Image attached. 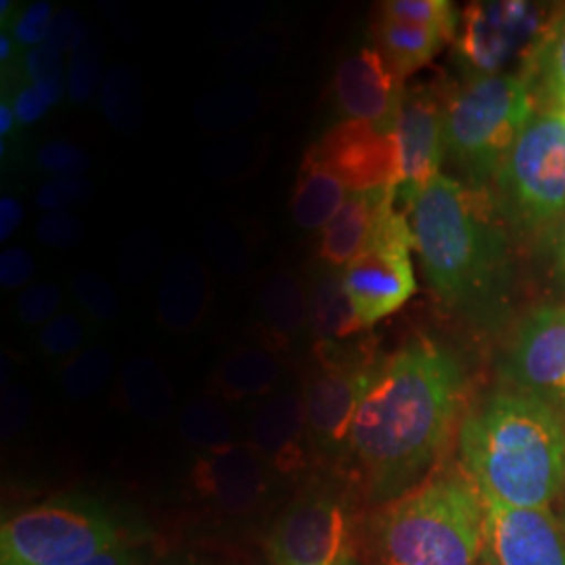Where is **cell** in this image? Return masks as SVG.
<instances>
[{
    "instance_id": "1f68e13d",
    "label": "cell",
    "mask_w": 565,
    "mask_h": 565,
    "mask_svg": "<svg viewBox=\"0 0 565 565\" xmlns=\"http://www.w3.org/2000/svg\"><path fill=\"white\" fill-rule=\"evenodd\" d=\"M287 36L279 25H263L252 36L233 44L224 55V70L233 78H254L281 61Z\"/></svg>"
},
{
    "instance_id": "e575fe53",
    "label": "cell",
    "mask_w": 565,
    "mask_h": 565,
    "mask_svg": "<svg viewBox=\"0 0 565 565\" xmlns=\"http://www.w3.org/2000/svg\"><path fill=\"white\" fill-rule=\"evenodd\" d=\"M377 15L403 21L419 28L443 32L448 41L455 39L461 15L450 0H387L377 7Z\"/></svg>"
},
{
    "instance_id": "d590c367",
    "label": "cell",
    "mask_w": 565,
    "mask_h": 565,
    "mask_svg": "<svg viewBox=\"0 0 565 565\" xmlns=\"http://www.w3.org/2000/svg\"><path fill=\"white\" fill-rule=\"evenodd\" d=\"M114 356L102 345H90L72 356L61 369V385L70 398H88L107 384Z\"/></svg>"
},
{
    "instance_id": "6da1fadb",
    "label": "cell",
    "mask_w": 565,
    "mask_h": 565,
    "mask_svg": "<svg viewBox=\"0 0 565 565\" xmlns=\"http://www.w3.org/2000/svg\"><path fill=\"white\" fill-rule=\"evenodd\" d=\"M463 390L457 356L429 340L375 363L348 440L371 499L385 505L424 482L457 424Z\"/></svg>"
},
{
    "instance_id": "484cf974",
    "label": "cell",
    "mask_w": 565,
    "mask_h": 565,
    "mask_svg": "<svg viewBox=\"0 0 565 565\" xmlns=\"http://www.w3.org/2000/svg\"><path fill=\"white\" fill-rule=\"evenodd\" d=\"M263 93L243 81L214 86L198 97L193 118L203 132L226 135L256 120L263 111Z\"/></svg>"
},
{
    "instance_id": "b9f144b4",
    "label": "cell",
    "mask_w": 565,
    "mask_h": 565,
    "mask_svg": "<svg viewBox=\"0 0 565 565\" xmlns=\"http://www.w3.org/2000/svg\"><path fill=\"white\" fill-rule=\"evenodd\" d=\"M95 195L93 181L86 177L72 179H49L41 184L36 193V205L46 214L51 212H72L81 207Z\"/></svg>"
},
{
    "instance_id": "3957f363",
    "label": "cell",
    "mask_w": 565,
    "mask_h": 565,
    "mask_svg": "<svg viewBox=\"0 0 565 565\" xmlns=\"http://www.w3.org/2000/svg\"><path fill=\"white\" fill-rule=\"evenodd\" d=\"M467 478L488 503L541 509L565 482L564 417L522 392H497L459 434Z\"/></svg>"
},
{
    "instance_id": "52a82bcc",
    "label": "cell",
    "mask_w": 565,
    "mask_h": 565,
    "mask_svg": "<svg viewBox=\"0 0 565 565\" xmlns=\"http://www.w3.org/2000/svg\"><path fill=\"white\" fill-rule=\"evenodd\" d=\"M116 545L118 525L103 507L57 499L2 522L0 565H81Z\"/></svg>"
},
{
    "instance_id": "7c38bea8",
    "label": "cell",
    "mask_w": 565,
    "mask_h": 565,
    "mask_svg": "<svg viewBox=\"0 0 565 565\" xmlns=\"http://www.w3.org/2000/svg\"><path fill=\"white\" fill-rule=\"evenodd\" d=\"M505 375L518 392L565 413V306L543 303L513 331Z\"/></svg>"
},
{
    "instance_id": "d6986e66",
    "label": "cell",
    "mask_w": 565,
    "mask_h": 565,
    "mask_svg": "<svg viewBox=\"0 0 565 565\" xmlns=\"http://www.w3.org/2000/svg\"><path fill=\"white\" fill-rule=\"evenodd\" d=\"M256 317L264 348L287 350L310 329L308 282L291 268H275L266 273L258 285Z\"/></svg>"
},
{
    "instance_id": "f546056e",
    "label": "cell",
    "mask_w": 565,
    "mask_h": 565,
    "mask_svg": "<svg viewBox=\"0 0 565 565\" xmlns=\"http://www.w3.org/2000/svg\"><path fill=\"white\" fill-rule=\"evenodd\" d=\"M102 111L109 126L120 135H137L145 124L141 78L135 67L114 65L103 81Z\"/></svg>"
},
{
    "instance_id": "60d3db41",
    "label": "cell",
    "mask_w": 565,
    "mask_h": 565,
    "mask_svg": "<svg viewBox=\"0 0 565 565\" xmlns=\"http://www.w3.org/2000/svg\"><path fill=\"white\" fill-rule=\"evenodd\" d=\"M63 291L53 281H41L25 287L18 296L15 312L28 327H44L60 315Z\"/></svg>"
},
{
    "instance_id": "f6af8a7d",
    "label": "cell",
    "mask_w": 565,
    "mask_h": 565,
    "mask_svg": "<svg viewBox=\"0 0 565 565\" xmlns=\"http://www.w3.org/2000/svg\"><path fill=\"white\" fill-rule=\"evenodd\" d=\"M86 235V226L74 212H51L36 224V237L51 249H74Z\"/></svg>"
},
{
    "instance_id": "7bdbcfd3",
    "label": "cell",
    "mask_w": 565,
    "mask_h": 565,
    "mask_svg": "<svg viewBox=\"0 0 565 565\" xmlns=\"http://www.w3.org/2000/svg\"><path fill=\"white\" fill-rule=\"evenodd\" d=\"M36 163L42 172L53 174L55 179H72L84 177L93 166V158L74 142L51 141L41 147Z\"/></svg>"
},
{
    "instance_id": "9f6ffc18",
    "label": "cell",
    "mask_w": 565,
    "mask_h": 565,
    "mask_svg": "<svg viewBox=\"0 0 565 565\" xmlns=\"http://www.w3.org/2000/svg\"><path fill=\"white\" fill-rule=\"evenodd\" d=\"M13 7H15V2H11V0H2L0 2V21L2 23H7V15L13 13Z\"/></svg>"
},
{
    "instance_id": "680465c9",
    "label": "cell",
    "mask_w": 565,
    "mask_h": 565,
    "mask_svg": "<svg viewBox=\"0 0 565 565\" xmlns=\"http://www.w3.org/2000/svg\"><path fill=\"white\" fill-rule=\"evenodd\" d=\"M354 565H356V564H354Z\"/></svg>"
},
{
    "instance_id": "db71d44e",
    "label": "cell",
    "mask_w": 565,
    "mask_h": 565,
    "mask_svg": "<svg viewBox=\"0 0 565 565\" xmlns=\"http://www.w3.org/2000/svg\"><path fill=\"white\" fill-rule=\"evenodd\" d=\"M15 124H18V118H15L13 105L7 102L0 103V137H2V141L15 130Z\"/></svg>"
},
{
    "instance_id": "7a4b0ae2",
    "label": "cell",
    "mask_w": 565,
    "mask_h": 565,
    "mask_svg": "<svg viewBox=\"0 0 565 565\" xmlns=\"http://www.w3.org/2000/svg\"><path fill=\"white\" fill-rule=\"evenodd\" d=\"M408 210L415 249L434 291L463 310L492 315L505 302L513 281L499 203L476 186L440 174Z\"/></svg>"
},
{
    "instance_id": "4dcf8cb0",
    "label": "cell",
    "mask_w": 565,
    "mask_h": 565,
    "mask_svg": "<svg viewBox=\"0 0 565 565\" xmlns=\"http://www.w3.org/2000/svg\"><path fill=\"white\" fill-rule=\"evenodd\" d=\"M203 249L224 277L237 281L254 266V243L242 224L218 216L203 226Z\"/></svg>"
},
{
    "instance_id": "f5cc1de1",
    "label": "cell",
    "mask_w": 565,
    "mask_h": 565,
    "mask_svg": "<svg viewBox=\"0 0 565 565\" xmlns=\"http://www.w3.org/2000/svg\"><path fill=\"white\" fill-rule=\"evenodd\" d=\"M23 223V205L15 198L0 200V242H9Z\"/></svg>"
},
{
    "instance_id": "8fae6325",
    "label": "cell",
    "mask_w": 565,
    "mask_h": 565,
    "mask_svg": "<svg viewBox=\"0 0 565 565\" xmlns=\"http://www.w3.org/2000/svg\"><path fill=\"white\" fill-rule=\"evenodd\" d=\"M275 565H354L352 518L342 499L310 492L287 507L268 536Z\"/></svg>"
},
{
    "instance_id": "c3c4849f",
    "label": "cell",
    "mask_w": 565,
    "mask_h": 565,
    "mask_svg": "<svg viewBox=\"0 0 565 565\" xmlns=\"http://www.w3.org/2000/svg\"><path fill=\"white\" fill-rule=\"evenodd\" d=\"M36 275V260L34 256L20 245L7 247L0 254V285L9 291L25 289Z\"/></svg>"
},
{
    "instance_id": "9a60e30c",
    "label": "cell",
    "mask_w": 565,
    "mask_h": 565,
    "mask_svg": "<svg viewBox=\"0 0 565 565\" xmlns=\"http://www.w3.org/2000/svg\"><path fill=\"white\" fill-rule=\"evenodd\" d=\"M482 557L484 565H565V525L551 507L484 501Z\"/></svg>"
},
{
    "instance_id": "5b68a950",
    "label": "cell",
    "mask_w": 565,
    "mask_h": 565,
    "mask_svg": "<svg viewBox=\"0 0 565 565\" xmlns=\"http://www.w3.org/2000/svg\"><path fill=\"white\" fill-rule=\"evenodd\" d=\"M534 114L536 97L524 76H471L446 102V156L471 184L497 181Z\"/></svg>"
},
{
    "instance_id": "30bf717a",
    "label": "cell",
    "mask_w": 565,
    "mask_h": 565,
    "mask_svg": "<svg viewBox=\"0 0 565 565\" xmlns=\"http://www.w3.org/2000/svg\"><path fill=\"white\" fill-rule=\"evenodd\" d=\"M317 354L319 363L303 384L306 427L317 448L335 455L348 448L375 363L343 343H319Z\"/></svg>"
},
{
    "instance_id": "836d02e7",
    "label": "cell",
    "mask_w": 565,
    "mask_h": 565,
    "mask_svg": "<svg viewBox=\"0 0 565 565\" xmlns=\"http://www.w3.org/2000/svg\"><path fill=\"white\" fill-rule=\"evenodd\" d=\"M103 81V36L90 25L67 65V95L74 103H88L102 93Z\"/></svg>"
},
{
    "instance_id": "277c9868",
    "label": "cell",
    "mask_w": 565,
    "mask_h": 565,
    "mask_svg": "<svg viewBox=\"0 0 565 565\" xmlns=\"http://www.w3.org/2000/svg\"><path fill=\"white\" fill-rule=\"evenodd\" d=\"M484 499L465 471L438 469L377 511L369 525L371 565H476Z\"/></svg>"
},
{
    "instance_id": "bcb514c9",
    "label": "cell",
    "mask_w": 565,
    "mask_h": 565,
    "mask_svg": "<svg viewBox=\"0 0 565 565\" xmlns=\"http://www.w3.org/2000/svg\"><path fill=\"white\" fill-rule=\"evenodd\" d=\"M55 9L49 0H36L30 2L20 13V18L13 21L11 36L20 42L21 46L36 49L46 42L51 23L55 18Z\"/></svg>"
},
{
    "instance_id": "44dd1931",
    "label": "cell",
    "mask_w": 565,
    "mask_h": 565,
    "mask_svg": "<svg viewBox=\"0 0 565 565\" xmlns=\"http://www.w3.org/2000/svg\"><path fill=\"white\" fill-rule=\"evenodd\" d=\"M306 429L302 394H275L258 408L252 422L249 446H254L266 461H273L281 471H294L302 465L300 443Z\"/></svg>"
},
{
    "instance_id": "8d00e7d4",
    "label": "cell",
    "mask_w": 565,
    "mask_h": 565,
    "mask_svg": "<svg viewBox=\"0 0 565 565\" xmlns=\"http://www.w3.org/2000/svg\"><path fill=\"white\" fill-rule=\"evenodd\" d=\"M162 258V242L156 231L142 228L126 237L120 247L118 275L126 285H139L149 279Z\"/></svg>"
},
{
    "instance_id": "e0dca14e",
    "label": "cell",
    "mask_w": 565,
    "mask_h": 565,
    "mask_svg": "<svg viewBox=\"0 0 565 565\" xmlns=\"http://www.w3.org/2000/svg\"><path fill=\"white\" fill-rule=\"evenodd\" d=\"M193 488L226 513H247L268 490V465L249 445H226L205 450L191 471Z\"/></svg>"
},
{
    "instance_id": "6f0895ef",
    "label": "cell",
    "mask_w": 565,
    "mask_h": 565,
    "mask_svg": "<svg viewBox=\"0 0 565 565\" xmlns=\"http://www.w3.org/2000/svg\"><path fill=\"white\" fill-rule=\"evenodd\" d=\"M179 565H205V564H202V562H184V564H179Z\"/></svg>"
},
{
    "instance_id": "ac0fdd59",
    "label": "cell",
    "mask_w": 565,
    "mask_h": 565,
    "mask_svg": "<svg viewBox=\"0 0 565 565\" xmlns=\"http://www.w3.org/2000/svg\"><path fill=\"white\" fill-rule=\"evenodd\" d=\"M214 285L207 266L193 254L181 252L163 264L156 317L162 329L184 335L200 329L212 308Z\"/></svg>"
},
{
    "instance_id": "ee69618b",
    "label": "cell",
    "mask_w": 565,
    "mask_h": 565,
    "mask_svg": "<svg viewBox=\"0 0 565 565\" xmlns=\"http://www.w3.org/2000/svg\"><path fill=\"white\" fill-rule=\"evenodd\" d=\"M263 13V7H258V4H254V7H249V4L233 7V4H228L226 9H218L214 13L212 32L233 46V44L242 42L243 39L252 36L254 32H258L263 28L260 25Z\"/></svg>"
},
{
    "instance_id": "f35d334b",
    "label": "cell",
    "mask_w": 565,
    "mask_h": 565,
    "mask_svg": "<svg viewBox=\"0 0 565 565\" xmlns=\"http://www.w3.org/2000/svg\"><path fill=\"white\" fill-rule=\"evenodd\" d=\"M72 291L76 302L81 303L82 310L99 321L109 323L120 315V296L114 289V285L105 281L97 273L84 270L72 279Z\"/></svg>"
},
{
    "instance_id": "603a6c76",
    "label": "cell",
    "mask_w": 565,
    "mask_h": 565,
    "mask_svg": "<svg viewBox=\"0 0 565 565\" xmlns=\"http://www.w3.org/2000/svg\"><path fill=\"white\" fill-rule=\"evenodd\" d=\"M373 32L377 51L401 82L419 72L438 55L443 44L450 42L438 30L387 20L382 15H377L373 23Z\"/></svg>"
},
{
    "instance_id": "7402d4cb",
    "label": "cell",
    "mask_w": 565,
    "mask_h": 565,
    "mask_svg": "<svg viewBox=\"0 0 565 565\" xmlns=\"http://www.w3.org/2000/svg\"><path fill=\"white\" fill-rule=\"evenodd\" d=\"M310 331L319 343H343L364 331L345 291L342 268L319 264L308 281Z\"/></svg>"
},
{
    "instance_id": "cb8c5ba5",
    "label": "cell",
    "mask_w": 565,
    "mask_h": 565,
    "mask_svg": "<svg viewBox=\"0 0 565 565\" xmlns=\"http://www.w3.org/2000/svg\"><path fill=\"white\" fill-rule=\"evenodd\" d=\"M281 361L266 348L243 345L233 350L212 377V390L226 401L264 396L281 380Z\"/></svg>"
},
{
    "instance_id": "8992f818",
    "label": "cell",
    "mask_w": 565,
    "mask_h": 565,
    "mask_svg": "<svg viewBox=\"0 0 565 565\" xmlns=\"http://www.w3.org/2000/svg\"><path fill=\"white\" fill-rule=\"evenodd\" d=\"M499 207L525 233L543 237L565 212V116L536 111L497 177Z\"/></svg>"
},
{
    "instance_id": "ba28073f",
    "label": "cell",
    "mask_w": 565,
    "mask_h": 565,
    "mask_svg": "<svg viewBox=\"0 0 565 565\" xmlns=\"http://www.w3.org/2000/svg\"><path fill=\"white\" fill-rule=\"evenodd\" d=\"M553 15L524 0L471 2L459 20L457 51L473 78L524 76Z\"/></svg>"
},
{
    "instance_id": "7dc6e473",
    "label": "cell",
    "mask_w": 565,
    "mask_h": 565,
    "mask_svg": "<svg viewBox=\"0 0 565 565\" xmlns=\"http://www.w3.org/2000/svg\"><path fill=\"white\" fill-rule=\"evenodd\" d=\"M90 25L86 23V20L82 18L81 11L76 9H60L53 18L51 23V30H49V36L46 42L51 49L63 53H74L82 41L86 39Z\"/></svg>"
},
{
    "instance_id": "9c48e42d",
    "label": "cell",
    "mask_w": 565,
    "mask_h": 565,
    "mask_svg": "<svg viewBox=\"0 0 565 565\" xmlns=\"http://www.w3.org/2000/svg\"><path fill=\"white\" fill-rule=\"evenodd\" d=\"M413 249L411 223L394 205L380 218L363 252L343 268L345 291L364 329L401 310L417 291Z\"/></svg>"
},
{
    "instance_id": "d4e9b609",
    "label": "cell",
    "mask_w": 565,
    "mask_h": 565,
    "mask_svg": "<svg viewBox=\"0 0 565 565\" xmlns=\"http://www.w3.org/2000/svg\"><path fill=\"white\" fill-rule=\"evenodd\" d=\"M348 195V186L338 177L303 156L289 202L291 221L302 231H323L340 212Z\"/></svg>"
},
{
    "instance_id": "5bb4252c",
    "label": "cell",
    "mask_w": 565,
    "mask_h": 565,
    "mask_svg": "<svg viewBox=\"0 0 565 565\" xmlns=\"http://www.w3.org/2000/svg\"><path fill=\"white\" fill-rule=\"evenodd\" d=\"M445 114L446 102L431 86L404 88L394 137L398 145L396 193L406 207L440 177L446 156Z\"/></svg>"
},
{
    "instance_id": "d6a6232c",
    "label": "cell",
    "mask_w": 565,
    "mask_h": 565,
    "mask_svg": "<svg viewBox=\"0 0 565 565\" xmlns=\"http://www.w3.org/2000/svg\"><path fill=\"white\" fill-rule=\"evenodd\" d=\"M179 431L184 443L202 448L203 452L233 445V422L223 404L214 398L186 404L179 419Z\"/></svg>"
},
{
    "instance_id": "681fc988",
    "label": "cell",
    "mask_w": 565,
    "mask_h": 565,
    "mask_svg": "<svg viewBox=\"0 0 565 565\" xmlns=\"http://www.w3.org/2000/svg\"><path fill=\"white\" fill-rule=\"evenodd\" d=\"M13 111H15V118L20 121L21 126H32L36 121L42 120L49 109H51V103L46 102L42 97L41 90L32 84L28 86H21L13 99Z\"/></svg>"
},
{
    "instance_id": "4316f807",
    "label": "cell",
    "mask_w": 565,
    "mask_h": 565,
    "mask_svg": "<svg viewBox=\"0 0 565 565\" xmlns=\"http://www.w3.org/2000/svg\"><path fill=\"white\" fill-rule=\"evenodd\" d=\"M536 99L565 116V9L557 11L524 72Z\"/></svg>"
},
{
    "instance_id": "ffe728a7",
    "label": "cell",
    "mask_w": 565,
    "mask_h": 565,
    "mask_svg": "<svg viewBox=\"0 0 565 565\" xmlns=\"http://www.w3.org/2000/svg\"><path fill=\"white\" fill-rule=\"evenodd\" d=\"M396 186L352 191L333 221L321 231L319 263L343 270L371 242L380 218L396 205Z\"/></svg>"
},
{
    "instance_id": "816d5d0a",
    "label": "cell",
    "mask_w": 565,
    "mask_h": 565,
    "mask_svg": "<svg viewBox=\"0 0 565 565\" xmlns=\"http://www.w3.org/2000/svg\"><path fill=\"white\" fill-rule=\"evenodd\" d=\"M81 565H145L141 553L132 546L116 545L102 551L99 555L86 559Z\"/></svg>"
},
{
    "instance_id": "74e56055",
    "label": "cell",
    "mask_w": 565,
    "mask_h": 565,
    "mask_svg": "<svg viewBox=\"0 0 565 565\" xmlns=\"http://www.w3.org/2000/svg\"><path fill=\"white\" fill-rule=\"evenodd\" d=\"M25 74L42 93V97L53 105L65 97L67 93V67L60 51L51 49L49 44H42L36 49H30L23 61Z\"/></svg>"
},
{
    "instance_id": "4fadbf2b",
    "label": "cell",
    "mask_w": 565,
    "mask_h": 565,
    "mask_svg": "<svg viewBox=\"0 0 565 565\" xmlns=\"http://www.w3.org/2000/svg\"><path fill=\"white\" fill-rule=\"evenodd\" d=\"M306 158L338 177L350 193L398 184L394 132L366 121L335 124L306 151Z\"/></svg>"
},
{
    "instance_id": "f1b7e54d",
    "label": "cell",
    "mask_w": 565,
    "mask_h": 565,
    "mask_svg": "<svg viewBox=\"0 0 565 565\" xmlns=\"http://www.w3.org/2000/svg\"><path fill=\"white\" fill-rule=\"evenodd\" d=\"M124 401L147 422H163L172 413V387L162 366L147 359H130L121 369Z\"/></svg>"
},
{
    "instance_id": "f907efd6",
    "label": "cell",
    "mask_w": 565,
    "mask_h": 565,
    "mask_svg": "<svg viewBox=\"0 0 565 565\" xmlns=\"http://www.w3.org/2000/svg\"><path fill=\"white\" fill-rule=\"evenodd\" d=\"M541 239L545 242L546 258L553 279L565 285V212Z\"/></svg>"
},
{
    "instance_id": "2e32d148",
    "label": "cell",
    "mask_w": 565,
    "mask_h": 565,
    "mask_svg": "<svg viewBox=\"0 0 565 565\" xmlns=\"http://www.w3.org/2000/svg\"><path fill=\"white\" fill-rule=\"evenodd\" d=\"M403 93V82L392 74L377 46L345 55L333 74V97L348 120L366 121L392 132Z\"/></svg>"
},
{
    "instance_id": "ab89813d",
    "label": "cell",
    "mask_w": 565,
    "mask_h": 565,
    "mask_svg": "<svg viewBox=\"0 0 565 565\" xmlns=\"http://www.w3.org/2000/svg\"><path fill=\"white\" fill-rule=\"evenodd\" d=\"M86 340V329L81 317L74 312H60L53 321L44 324L39 333V345L51 359L76 356Z\"/></svg>"
},
{
    "instance_id": "83f0119b",
    "label": "cell",
    "mask_w": 565,
    "mask_h": 565,
    "mask_svg": "<svg viewBox=\"0 0 565 565\" xmlns=\"http://www.w3.org/2000/svg\"><path fill=\"white\" fill-rule=\"evenodd\" d=\"M270 139L264 135H233L212 142L200 156V170L207 181L242 182L254 177L268 156Z\"/></svg>"
},
{
    "instance_id": "11a10c76",
    "label": "cell",
    "mask_w": 565,
    "mask_h": 565,
    "mask_svg": "<svg viewBox=\"0 0 565 565\" xmlns=\"http://www.w3.org/2000/svg\"><path fill=\"white\" fill-rule=\"evenodd\" d=\"M13 53H15V39L7 32H2L0 36V63L7 65L9 61L13 60Z\"/></svg>"
}]
</instances>
